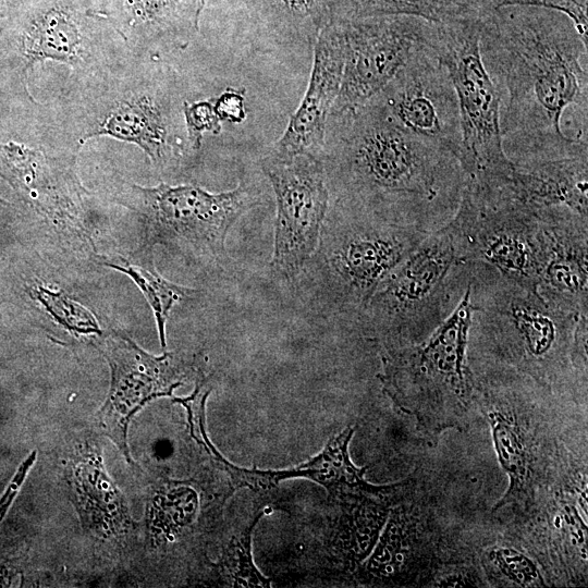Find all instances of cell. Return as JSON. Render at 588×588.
I'll use <instances>...</instances> for the list:
<instances>
[{
  "label": "cell",
  "instance_id": "2e32d148",
  "mask_svg": "<svg viewBox=\"0 0 588 588\" xmlns=\"http://www.w3.org/2000/svg\"><path fill=\"white\" fill-rule=\"evenodd\" d=\"M503 187L534 211L561 209L588 218V154L514 162Z\"/></svg>",
  "mask_w": 588,
  "mask_h": 588
},
{
  "label": "cell",
  "instance_id": "277c9868",
  "mask_svg": "<svg viewBox=\"0 0 588 588\" xmlns=\"http://www.w3.org/2000/svg\"><path fill=\"white\" fill-rule=\"evenodd\" d=\"M430 231L341 199L323 222L315 254L317 281L340 310L357 311Z\"/></svg>",
  "mask_w": 588,
  "mask_h": 588
},
{
  "label": "cell",
  "instance_id": "6da1fadb",
  "mask_svg": "<svg viewBox=\"0 0 588 588\" xmlns=\"http://www.w3.org/2000/svg\"><path fill=\"white\" fill-rule=\"evenodd\" d=\"M480 52L500 95L503 145L523 161L588 154L587 140L563 131L568 109L585 122L588 111V44L565 14L522 5L485 11Z\"/></svg>",
  "mask_w": 588,
  "mask_h": 588
},
{
  "label": "cell",
  "instance_id": "ffe728a7",
  "mask_svg": "<svg viewBox=\"0 0 588 588\" xmlns=\"http://www.w3.org/2000/svg\"><path fill=\"white\" fill-rule=\"evenodd\" d=\"M353 434L354 428L348 426L332 437L321 453L297 466L301 477L324 486L331 497L380 491L381 487H373L365 480L366 467L355 466L350 458L348 443Z\"/></svg>",
  "mask_w": 588,
  "mask_h": 588
},
{
  "label": "cell",
  "instance_id": "7c38bea8",
  "mask_svg": "<svg viewBox=\"0 0 588 588\" xmlns=\"http://www.w3.org/2000/svg\"><path fill=\"white\" fill-rule=\"evenodd\" d=\"M377 97L401 126L444 147L458 161L462 136L457 99L431 42L416 50Z\"/></svg>",
  "mask_w": 588,
  "mask_h": 588
},
{
  "label": "cell",
  "instance_id": "484cf974",
  "mask_svg": "<svg viewBox=\"0 0 588 588\" xmlns=\"http://www.w3.org/2000/svg\"><path fill=\"white\" fill-rule=\"evenodd\" d=\"M489 559L498 571L516 586H543L537 566L522 552L511 548H495L489 554Z\"/></svg>",
  "mask_w": 588,
  "mask_h": 588
},
{
  "label": "cell",
  "instance_id": "4fadbf2b",
  "mask_svg": "<svg viewBox=\"0 0 588 588\" xmlns=\"http://www.w3.org/2000/svg\"><path fill=\"white\" fill-rule=\"evenodd\" d=\"M100 350L111 367V387L96 422L130 461L126 433L130 420L147 402L169 396L182 384L172 354L155 357L127 338L107 336Z\"/></svg>",
  "mask_w": 588,
  "mask_h": 588
},
{
  "label": "cell",
  "instance_id": "3957f363",
  "mask_svg": "<svg viewBox=\"0 0 588 588\" xmlns=\"http://www.w3.org/2000/svg\"><path fill=\"white\" fill-rule=\"evenodd\" d=\"M470 277L454 310L421 342L385 346L383 390L431 436L461 428L475 394L467 362L473 315Z\"/></svg>",
  "mask_w": 588,
  "mask_h": 588
},
{
  "label": "cell",
  "instance_id": "cb8c5ba5",
  "mask_svg": "<svg viewBox=\"0 0 588 588\" xmlns=\"http://www.w3.org/2000/svg\"><path fill=\"white\" fill-rule=\"evenodd\" d=\"M262 516L256 513L249 525L238 536L231 540L226 550L223 565L229 569L235 586L269 587L270 580L264 577L255 567L250 554L253 529Z\"/></svg>",
  "mask_w": 588,
  "mask_h": 588
},
{
  "label": "cell",
  "instance_id": "7402d4cb",
  "mask_svg": "<svg viewBox=\"0 0 588 588\" xmlns=\"http://www.w3.org/2000/svg\"><path fill=\"white\" fill-rule=\"evenodd\" d=\"M106 265L130 275L150 304L159 331L162 347H166V322L172 307L195 291L174 284L161 277L151 256L137 255L131 258H111Z\"/></svg>",
  "mask_w": 588,
  "mask_h": 588
},
{
  "label": "cell",
  "instance_id": "e0dca14e",
  "mask_svg": "<svg viewBox=\"0 0 588 588\" xmlns=\"http://www.w3.org/2000/svg\"><path fill=\"white\" fill-rule=\"evenodd\" d=\"M90 134L133 142L159 166L168 162L174 149L164 115L148 97L119 103Z\"/></svg>",
  "mask_w": 588,
  "mask_h": 588
},
{
  "label": "cell",
  "instance_id": "7a4b0ae2",
  "mask_svg": "<svg viewBox=\"0 0 588 588\" xmlns=\"http://www.w3.org/2000/svg\"><path fill=\"white\" fill-rule=\"evenodd\" d=\"M331 118L343 200L424 229L436 213L457 207L465 179L457 159L401 126L377 96Z\"/></svg>",
  "mask_w": 588,
  "mask_h": 588
},
{
  "label": "cell",
  "instance_id": "ba28073f",
  "mask_svg": "<svg viewBox=\"0 0 588 588\" xmlns=\"http://www.w3.org/2000/svg\"><path fill=\"white\" fill-rule=\"evenodd\" d=\"M538 226L536 211L502 186L488 188L464 179L454 215L445 223L458 260L494 268L502 277L537 291Z\"/></svg>",
  "mask_w": 588,
  "mask_h": 588
},
{
  "label": "cell",
  "instance_id": "d4e9b609",
  "mask_svg": "<svg viewBox=\"0 0 588 588\" xmlns=\"http://www.w3.org/2000/svg\"><path fill=\"white\" fill-rule=\"evenodd\" d=\"M30 292L50 315L68 330L85 334L99 333L96 319L82 305L41 285L34 286Z\"/></svg>",
  "mask_w": 588,
  "mask_h": 588
},
{
  "label": "cell",
  "instance_id": "5b68a950",
  "mask_svg": "<svg viewBox=\"0 0 588 588\" xmlns=\"http://www.w3.org/2000/svg\"><path fill=\"white\" fill-rule=\"evenodd\" d=\"M470 329L542 381H553L573 356L577 313L502 277L470 278Z\"/></svg>",
  "mask_w": 588,
  "mask_h": 588
},
{
  "label": "cell",
  "instance_id": "ac0fdd59",
  "mask_svg": "<svg viewBox=\"0 0 588 588\" xmlns=\"http://www.w3.org/2000/svg\"><path fill=\"white\" fill-rule=\"evenodd\" d=\"M102 14L128 30L177 35L197 29L204 0H103Z\"/></svg>",
  "mask_w": 588,
  "mask_h": 588
},
{
  "label": "cell",
  "instance_id": "4316f807",
  "mask_svg": "<svg viewBox=\"0 0 588 588\" xmlns=\"http://www.w3.org/2000/svg\"><path fill=\"white\" fill-rule=\"evenodd\" d=\"M485 11L511 5L550 9L565 14L588 44V0H481Z\"/></svg>",
  "mask_w": 588,
  "mask_h": 588
},
{
  "label": "cell",
  "instance_id": "5bb4252c",
  "mask_svg": "<svg viewBox=\"0 0 588 588\" xmlns=\"http://www.w3.org/2000/svg\"><path fill=\"white\" fill-rule=\"evenodd\" d=\"M344 59L342 29L332 21L314 40L313 69L305 95L267 158L289 162L303 154L320 157L330 112L341 88Z\"/></svg>",
  "mask_w": 588,
  "mask_h": 588
},
{
  "label": "cell",
  "instance_id": "9a60e30c",
  "mask_svg": "<svg viewBox=\"0 0 588 588\" xmlns=\"http://www.w3.org/2000/svg\"><path fill=\"white\" fill-rule=\"evenodd\" d=\"M537 215L538 293L574 311H588V218L561 209Z\"/></svg>",
  "mask_w": 588,
  "mask_h": 588
},
{
  "label": "cell",
  "instance_id": "8992f818",
  "mask_svg": "<svg viewBox=\"0 0 588 588\" xmlns=\"http://www.w3.org/2000/svg\"><path fill=\"white\" fill-rule=\"evenodd\" d=\"M445 68L458 105L465 180L487 187L507 183L514 162L506 155L500 123V95L480 52V15L436 24L431 41Z\"/></svg>",
  "mask_w": 588,
  "mask_h": 588
},
{
  "label": "cell",
  "instance_id": "f546056e",
  "mask_svg": "<svg viewBox=\"0 0 588 588\" xmlns=\"http://www.w3.org/2000/svg\"><path fill=\"white\" fill-rule=\"evenodd\" d=\"M244 103L243 91L229 88L216 99L213 107L221 121L241 123L246 115Z\"/></svg>",
  "mask_w": 588,
  "mask_h": 588
},
{
  "label": "cell",
  "instance_id": "52a82bcc",
  "mask_svg": "<svg viewBox=\"0 0 588 588\" xmlns=\"http://www.w3.org/2000/svg\"><path fill=\"white\" fill-rule=\"evenodd\" d=\"M458 260L445 225L429 232L381 282L359 313L383 347L414 343L442 321Z\"/></svg>",
  "mask_w": 588,
  "mask_h": 588
},
{
  "label": "cell",
  "instance_id": "8fae6325",
  "mask_svg": "<svg viewBox=\"0 0 588 588\" xmlns=\"http://www.w3.org/2000/svg\"><path fill=\"white\" fill-rule=\"evenodd\" d=\"M261 168L277 203L271 270L294 279L316 252L329 211L327 172L321 157L296 156L289 162L265 158Z\"/></svg>",
  "mask_w": 588,
  "mask_h": 588
},
{
  "label": "cell",
  "instance_id": "603a6c76",
  "mask_svg": "<svg viewBox=\"0 0 588 588\" xmlns=\"http://www.w3.org/2000/svg\"><path fill=\"white\" fill-rule=\"evenodd\" d=\"M277 21L315 40L333 20L332 0H261Z\"/></svg>",
  "mask_w": 588,
  "mask_h": 588
},
{
  "label": "cell",
  "instance_id": "9c48e42d",
  "mask_svg": "<svg viewBox=\"0 0 588 588\" xmlns=\"http://www.w3.org/2000/svg\"><path fill=\"white\" fill-rule=\"evenodd\" d=\"M139 191L150 244L175 245L213 260L226 257L225 240L234 222L260 204V195L243 182L217 194L163 183Z\"/></svg>",
  "mask_w": 588,
  "mask_h": 588
},
{
  "label": "cell",
  "instance_id": "d6986e66",
  "mask_svg": "<svg viewBox=\"0 0 588 588\" xmlns=\"http://www.w3.org/2000/svg\"><path fill=\"white\" fill-rule=\"evenodd\" d=\"M483 12L481 0H332L333 20L409 15L448 24Z\"/></svg>",
  "mask_w": 588,
  "mask_h": 588
},
{
  "label": "cell",
  "instance_id": "30bf717a",
  "mask_svg": "<svg viewBox=\"0 0 588 588\" xmlns=\"http://www.w3.org/2000/svg\"><path fill=\"white\" fill-rule=\"evenodd\" d=\"M333 21L342 29L345 59L341 88L329 118L377 96L416 50L431 42L437 24L409 15Z\"/></svg>",
  "mask_w": 588,
  "mask_h": 588
},
{
  "label": "cell",
  "instance_id": "44dd1931",
  "mask_svg": "<svg viewBox=\"0 0 588 588\" xmlns=\"http://www.w3.org/2000/svg\"><path fill=\"white\" fill-rule=\"evenodd\" d=\"M499 461L509 476L510 485L494 510L509 503H522L530 497V474L527 451L518 427L499 411L488 414Z\"/></svg>",
  "mask_w": 588,
  "mask_h": 588
},
{
  "label": "cell",
  "instance_id": "4dcf8cb0",
  "mask_svg": "<svg viewBox=\"0 0 588 588\" xmlns=\"http://www.w3.org/2000/svg\"><path fill=\"white\" fill-rule=\"evenodd\" d=\"M36 458V452L34 451L20 466L16 475L14 476L12 482L9 485L5 493L0 499V520L3 518L4 514L7 513L9 506L11 505L19 487L22 485L27 470L33 465L34 461Z\"/></svg>",
  "mask_w": 588,
  "mask_h": 588
},
{
  "label": "cell",
  "instance_id": "f1b7e54d",
  "mask_svg": "<svg viewBox=\"0 0 588 588\" xmlns=\"http://www.w3.org/2000/svg\"><path fill=\"white\" fill-rule=\"evenodd\" d=\"M184 113L189 139L195 148L199 147L200 139L205 132H210L212 134H219L221 132V120L211 102L200 101L193 105L185 103Z\"/></svg>",
  "mask_w": 588,
  "mask_h": 588
},
{
  "label": "cell",
  "instance_id": "83f0119b",
  "mask_svg": "<svg viewBox=\"0 0 588 588\" xmlns=\"http://www.w3.org/2000/svg\"><path fill=\"white\" fill-rule=\"evenodd\" d=\"M212 390V385L206 377H200L194 392L186 397H176L174 402L182 404L188 413L191 433L195 440L205 446L210 441L206 434L205 428V404L207 396Z\"/></svg>",
  "mask_w": 588,
  "mask_h": 588
}]
</instances>
